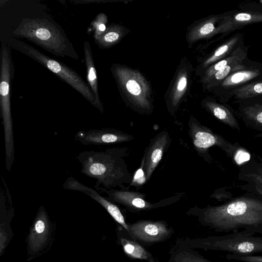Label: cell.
I'll list each match as a JSON object with an SVG mask.
<instances>
[{
    "mask_svg": "<svg viewBox=\"0 0 262 262\" xmlns=\"http://www.w3.org/2000/svg\"><path fill=\"white\" fill-rule=\"evenodd\" d=\"M170 254L168 262H213L178 240L171 249Z\"/></svg>",
    "mask_w": 262,
    "mask_h": 262,
    "instance_id": "cell-23",
    "label": "cell"
},
{
    "mask_svg": "<svg viewBox=\"0 0 262 262\" xmlns=\"http://www.w3.org/2000/svg\"><path fill=\"white\" fill-rule=\"evenodd\" d=\"M249 46L245 43L236 49L229 56L214 63L206 69L202 77V81L205 84L209 79L217 72L233 62L248 58Z\"/></svg>",
    "mask_w": 262,
    "mask_h": 262,
    "instance_id": "cell-22",
    "label": "cell"
},
{
    "mask_svg": "<svg viewBox=\"0 0 262 262\" xmlns=\"http://www.w3.org/2000/svg\"><path fill=\"white\" fill-rule=\"evenodd\" d=\"M223 16V14L212 15L201 21L189 33L188 41L192 42L216 34L219 25Z\"/></svg>",
    "mask_w": 262,
    "mask_h": 262,
    "instance_id": "cell-21",
    "label": "cell"
},
{
    "mask_svg": "<svg viewBox=\"0 0 262 262\" xmlns=\"http://www.w3.org/2000/svg\"><path fill=\"white\" fill-rule=\"evenodd\" d=\"M248 176L253 183L255 190L262 196V177L257 173H251Z\"/></svg>",
    "mask_w": 262,
    "mask_h": 262,
    "instance_id": "cell-33",
    "label": "cell"
},
{
    "mask_svg": "<svg viewBox=\"0 0 262 262\" xmlns=\"http://www.w3.org/2000/svg\"><path fill=\"white\" fill-rule=\"evenodd\" d=\"M188 82V72L185 68L179 70L170 93V106L177 107L186 92Z\"/></svg>",
    "mask_w": 262,
    "mask_h": 262,
    "instance_id": "cell-24",
    "label": "cell"
},
{
    "mask_svg": "<svg viewBox=\"0 0 262 262\" xmlns=\"http://www.w3.org/2000/svg\"><path fill=\"white\" fill-rule=\"evenodd\" d=\"M11 48L4 42L1 45L0 106L4 130L5 164L10 171L14 160L13 120L11 111L10 90L14 68Z\"/></svg>",
    "mask_w": 262,
    "mask_h": 262,
    "instance_id": "cell-5",
    "label": "cell"
},
{
    "mask_svg": "<svg viewBox=\"0 0 262 262\" xmlns=\"http://www.w3.org/2000/svg\"><path fill=\"white\" fill-rule=\"evenodd\" d=\"M188 124V135L195 150L206 160L208 158V150L212 146L221 148L233 160L241 148L213 133L193 117L190 118Z\"/></svg>",
    "mask_w": 262,
    "mask_h": 262,
    "instance_id": "cell-8",
    "label": "cell"
},
{
    "mask_svg": "<svg viewBox=\"0 0 262 262\" xmlns=\"http://www.w3.org/2000/svg\"><path fill=\"white\" fill-rule=\"evenodd\" d=\"M128 155L127 147H113L102 151L81 152L77 160L81 164V172L96 180V190L101 185L106 189L118 187L128 190L125 184H130L133 178L124 159Z\"/></svg>",
    "mask_w": 262,
    "mask_h": 262,
    "instance_id": "cell-2",
    "label": "cell"
},
{
    "mask_svg": "<svg viewBox=\"0 0 262 262\" xmlns=\"http://www.w3.org/2000/svg\"><path fill=\"white\" fill-rule=\"evenodd\" d=\"M134 136L122 131L110 128L79 130L75 140L84 145H106L129 142Z\"/></svg>",
    "mask_w": 262,
    "mask_h": 262,
    "instance_id": "cell-13",
    "label": "cell"
},
{
    "mask_svg": "<svg viewBox=\"0 0 262 262\" xmlns=\"http://www.w3.org/2000/svg\"><path fill=\"white\" fill-rule=\"evenodd\" d=\"M12 35L26 38L55 56L79 58L62 30L46 18H24Z\"/></svg>",
    "mask_w": 262,
    "mask_h": 262,
    "instance_id": "cell-3",
    "label": "cell"
},
{
    "mask_svg": "<svg viewBox=\"0 0 262 262\" xmlns=\"http://www.w3.org/2000/svg\"><path fill=\"white\" fill-rule=\"evenodd\" d=\"M239 10L223 13L217 30V34L226 36L243 27L256 23L262 22V5L254 3H242Z\"/></svg>",
    "mask_w": 262,
    "mask_h": 262,
    "instance_id": "cell-12",
    "label": "cell"
},
{
    "mask_svg": "<svg viewBox=\"0 0 262 262\" xmlns=\"http://www.w3.org/2000/svg\"><path fill=\"white\" fill-rule=\"evenodd\" d=\"M8 241V235L6 231L4 222H1L0 228V253L3 254Z\"/></svg>",
    "mask_w": 262,
    "mask_h": 262,
    "instance_id": "cell-32",
    "label": "cell"
},
{
    "mask_svg": "<svg viewBox=\"0 0 262 262\" xmlns=\"http://www.w3.org/2000/svg\"><path fill=\"white\" fill-rule=\"evenodd\" d=\"M84 61L86 68L87 80L89 86L91 89L95 97V107L101 113L103 112V106L100 99L98 79L92 53L91 48L89 41H85L83 44Z\"/></svg>",
    "mask_w": 262,
    "mask_h": 262,
    "instance_id": "cell-20",
    "label": "cell"
},
{
    "mask_svg": "<svg viewBox=\"0 0 262 262\" xmlns=\"http://www.w3.org/2000/svg\"><path fill=\"white\" fill-rule=\"evenodd\" d=\"M170 142V137L166 130L160 132L150 140L141 162L147 181L149 180Z\"/></svg>",
    "mask_w": 262,
    "mask_h": 262,
    "instance_id": "cell-14",
    "label": "cell"
},
{
    "mask_svg": "<svg viewBox=\"0 0 262 262\" xmlns=\"http://www.w3.org/2000/svg\"><path fill=\"white\" fill-rule=\"evenodd\" d=\"M119 242L125 255L130 259L148 260L152 254L132 238L120 236Z\"/></svg>",
    "mask_w": 262,
    "mask_h": 262,
    "instance_id": "cell-26",
    "label": "cell"
},
{
    "mask_svg": "<svg viewBox=\"0 0 262 262\" xmlns=\"http://www.w3.org/2000/svg\"><path fill=\"white\" fill-rule=\"evenodd\" d=\"M148 262H158V261L155 258V257L151 254L149 258H148Z\"/></svg>",
    "mask_w": 262,
    "mask_h": 262,
    "instance_id": "cell-35",
    "label": "cell"
},
{
    "mask_svg": "<svg viewBox=\"0 0 262 262\" xmlns=\"http://www.w3.org/2000/svg\"><path fill=\"white\" fill-rule=\"evenodd\" d=\"M203 106L216 118L232 128L239 129V124L231 108L226 103H219L212 99H206Z\"/></svg>",
    "mask_w": 262,
    "mask_h": 262,
    "instance_id": "cell-19",
    "label": "cell"
},
{
    "mask_svg": "<svg viewBox=\"0 0 262 262\" xmlns=\"http://www.w3.org/2000/svg\"><path fill=\"white\" fill-rule=\"evenodd\" d=\"M239 114L246 121L262 126V96L236 100Z\"/></svg>",
    "mask_w": 262,
    "mask_h": 262,
    "instance_id": "cell-17",
    "label": "cell"
},
{
    "mask_svg": "<svg viewBox=\"0 0 262 262\" xmlns=\"http://www.w3.org/2000/svg\"><path fill=\"white\" fill-rule=\"evenodd\" d=\"M112 70L118 85L133 104L139 108L149 110L150 88L143 76L122 66H115Z\"/></svg>",
    "mask_w": 262,
    "mask_h": 262,
    "instance_id": "cell-7",
    "label": "cell"
},
{
    "mask_svg": "<svg viewBox=\"0 0 262 262\" xmlns=\"http://www.w3.org/2000/svg\"><path fill=\"white\" fill-rule=\"evenodd\" d=\"M247 229L220 236L190 238H177L179 242L192 249L215 250L238 255L262 253V236Z\"/></svg>",
    "mask_w": 262,
    "mask_h": 262,
    "instance_id": "cell-4",
    "label": "cell"
},
{
    "mask_svg": "<svg viewBox=\"0 0 262 262\" xmlns=\"http://www.w3.org/2000/svg\"><path fill=\"white\" fill-rule=\"evenodd\" d=\"M262 96V79L245 84L234 90L232 98L236 100Z\"/></svg>",
    "mask_w": 262,
    "mask_h": 262,
    "instance_id": "cell-28",
    "label": "cell"
},
{
    "mask_svg": "<svg viewBox=\"0 0 262 262\" xmlns=\"http://www.w3.org/2000/svg\"><path fill=\"white\" fill-rule=\"evenodd\" d=\"M124 30L118 25L107 27L105 31L95 39L96 43L101 48L110 47L118 42L124 35Z\"/></svg>",
    "mask_w": 262,
    "mask_h": 262,
    "instance_id": "cell-27",
    "label": "cell"
},
{
    "mask_svg": "<svg viewBox=\"0 0 262 262\" xmlns=\"http://www.w3.org/2000/svg\"><path fill=\"white\" fill-rule=\"evenodd\" d=\"M97 191L105 193L107 200L114 203H118L125 207L132 212L148 211L171 205L179 201L183 193H178L171 197L161 200L156 203H151L146 200V194L128 190L106 189L100 187Z\"/></svg>",
    "mask_w": 262,
    "mask_h": 262,
    "instance_id": "cell-9",
    "label": "cell"
},
{
    "mask_svg": "<svg viewBox=\"0 0 262 262\" xmlns=\"http://www.w3.org/2000/svg\"><path fill=\"white\" fill-rule=\"evenodd\" d=\"M106 21V16L104 13H100L92 22V26L94 30V39L98 38L105 31L107 28L105 25Z\"/></svg>",
    "mask_w": 262,
    "mask_h": 262,
    "instance_id": "cell-29",
    "label": "cell"
},
{
    "mask_svg": "<svg viewBox=\"0 0 262 262\" xmlns=\"http://www.w3.org/2000/svg\"><path fill=\"white\" fill-rule=\"evenodd\" d=\"M225 257L229 260L241 262H262V256L261 255L228 254Z\"/></svg>",
    "mask_w": 262,
    "mask_h": 262,
    "instance_id": "cell-30",
    "label": "cell"
},
{
    "mask_svg": "<svg viewBox=\"0 0 262 262\" xmlns=\"http://www.w3.org/2000/svg\"><path fill=\"white\" fill-rule=\"evenodd\" d=\"M6 43L10 48L33 59L56 74L95 106V97L91 89L75 71L14 37L8 38Z\"/></svg>",
    "mask_w": 262,
    "mask_h": 262,
    "instance_id": "cell-6",
    "label": "cell"
},
{
    "mask_svg": "<svg viewBox=\"0 0 262 262\" xmlns=\"http://www.w3.org/2000/svg\"><path fill=\"white\" fill-rule=\"evenodd\" d=\"M260 79H262V63L252 61L247 67L233 72L211 90L222 103H226L232 98L234 90Z\"/></svg>",
    "mask_w": 262,
    "mask_h": 262,
    "instance_id": "cell-11",
    "label": "cell"
},
{
    "mask_svg": "<svg viewBox=\"0 0 262 262\" xmlns=\"http://www.w3.org/2000/svg\"><path fill=\"white\" fill-rule=\"evenodd\" d=\"M63 187L68 190L78 191L84 193L97 201L104 208L112 217L125 230L128 235L130 236V233L127 223L126 222L121 210L115 203L111 202L105 197L102 196L96 190L81 183L72 177L68 178L66 180L63 184Z\"/></svg>",
    "mask_w": 262,
    "mask_h": 262,
    "instance_id": "cell-15",
    "label": "cell"
},
{
    "mask_svg": "<svg viewBox=\"0 0 262 262\" xmlns=\"http://www.w3.org/2000/svg\"><path fill=\"white\" fill-rule=\"evenodd\" d=\"M127 225L131 238L141 245L146 246L164 242L174 232L173 228L162 220H140Z\"/></svg>",
    "mask_w": 262,
    "mask_h": 262,
    "instance_id": "cell-10",
    "label": "cell"
},
{
    "mask_svg": "<svg viewBox=\"0 0 262 262\" xmlns=\"http://www.w3.org/2000/svg\"><path fill=\"white\" fill-rule=\"evenodd\" d=\"M250 230H251L253 232H254L255 233L257 234H262V226H259L258 227H256L255 228H253L252 229H251Z\"/></svg>",
    "mask_w": 262,
    "mask_h": 262,
    "instance_id": "cell-34",
    "label": "cell"
},
{
    "mask_svg": "<svg viewBox=\"0 0 262 262\" xmlns=\"http://www.w3.org/2000/svg\"><path fill=\"white\" fill-rule=\"evenodd\" d=\"M257 174L262 177V167H259L257 169Z\"/></svg>",
    "mask_w": 262,
    "mask_h": 262,
    "instance_id": "cell-36",
    "label": "cell"
},
{
    "mask_svg": "<svg viewBox=\"0 0 262 262\" xmlns=\"http://www.w3.org/2000/svg\"><path fill=\"white\" fill-rule=\"evenodd\" d=\"M202 225L216 232L228 233L240 228L251 230L262 226V201L242 196L217 206L194 207L187 212Z\"/></svg>",
    "mask_w": 262,
    "mask_h": 262,
    "instance_id": "cell-1",
    "label": "cell"
},
{
    "mask_svg": "<svg viewBox=\"0 0 262 262\" xmlns=\"http://www.w3.org/2000/svg\"><path fill=\"white\" fill-rule=\"evenodd\" d=\"M244 43L241 33H236L219 46L204 60L202 68L205 70L214 63L229 56L236 49Z\"/></svg>",
    "mask_w": 262,
    "mask_h": 262,
    "instance_id": "cell-18",
    "label": "cell"
},
{
    "mask_svg": "<svg viewBox=\"0 0 262 262\" xmlns=\"http://www.w3.org/2000/svg\"><path fill=\"white\" fill-rule=\"evenodd\" d=\"M48 214L41 206L28 236V249L33 253L39 252L46 244L50 232Z\"/></svg>",
    "mask_w": 262,
    "mask_h": 262,
    "instance_id": "cell-16",
    "label": "cell"
},
{
    "mask_svg": "<svg viewBox=\"0 0 262 262\" xmlns=\"http://www.w3.org/2000/svg\"><path fill=\"white\" fill-rule=\"evenodd\" d=\"M252 60L247 58L227 66L215 73L205 84V88L211 90L219 85L224 79L233 72L247 67Z\"/></svg>",
    "mask_w": 262,
    "mask_h": 262,
    "instance_id": "cell-25",
    "label": "cell"
},
{
    "mask_svg": "<svg viewBox=\"0 0 262 262\" xmlns=\"http://www.w3.org/2000/svg\"><path fill=\"white\" fill-rule=\"evenodd\" d=\"M146 178L145 172L144 171L143 166L141 164V166L136 171L135 173L133 175V178L129 186L131 185L137 186L138 185H142L145 181H146Z\"/></svg>",
    "mask_w": 262,
    "mask_h": 262,
    "instance_id": "cell-31",
    "label": "cell"
}]
</instances>
